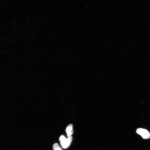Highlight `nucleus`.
Segmentation results:
<instances>
[{"instance_id":"obj_2","label":"nucleus","mask_w":150,"mask_h":150,"mask_svg":"<svg viewBox=\"0 0 150 150\" xmlns=\"http://www.w3.org/2000/svg\"><path fill=\"white\" fill-rule=\"evenodd\" d=\"M136 132L141 135L144 139H148L150 138V133L146 129L139 128L136 130Z\"/></svg>"},{"instance_id":"obj_4","label":"nucleus","mask_w":150,"mask_h":150,"mask_svg":"<svg viewBox=\"0 0 150 150\" xmlns=\"http://www.w3.org/2000/svg\"><path fill=\"white\" fill-rule=\"evenodd\" d=\"M53 150H62L59 145L57 143H55L53 145Z\"/></svg>"},{"instance_id":"obj_3","label":"nucleus","mask_w":150,"mask_h":150,"mask_svg":"<svg viewBox=\"0 0 150 150\" xmlns=\"http://www.w3.org/2000/svg\"><path fill=\"white\" fill-rule=\"evenodd\" d=\"M66 131L67 136L68 137L72 136L73 132V126L72 124H70L67 127L66 129Z\"/></svg>"},{"instance_id":"obj_1","label":"nucleus","mask_w":150,"mask_h":150,"mask_svg":"<svg viewBox=\"0 0 150 150\" xmlns=\"http://www.w3.org/2000/svg\"><path fill=\"white\" fill-rule=\"evenodd\" d=\"M72 136L68 137L67 138L64 135L61 136L59 138V141L62 148L66 149L68 148L72 142Z\"/></svg>"}]
</instances>
